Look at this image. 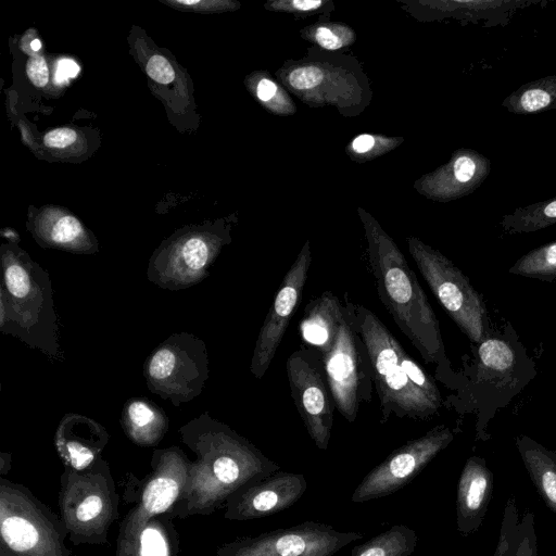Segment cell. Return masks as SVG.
Masks as SVG:
<instances>
[{
    "label": "cell",
    "instance_id": "obj_1",
    "mask_svg": "<svg viewBox=\"0 0 556 556\" xmlns=\"http://www.w3.org/2000/svg\"><path fill=\"white\" fill-rule=\"evenodd\" d=\"M179 434L195 459L184 495L170 513L175 519L224 509L237 491L280 470L252 442L208 413L181 426Z\"/></svg>",
    "mask_w": 556,
    "mask_h": 556
},
{
    "label": "cell",
    "instance_id": "obj_2",
    "mask_svg": "<svg viewBox=\"0 0 556 556\" xmlns=\"http://www.w3.org/2000/svg\"><path fill=\"white\" fill-rule=\"evenodd\" d=\"M368 258L378 296L397 327L426 363H433L446 383L455 375L445 354L439 320L415 273L395 242L371 219L363 218Z\"/></svg>",
    "mask_w": 556,
    "mask_h": 556
},
{
    "label": "cell",
    "instance_id": "obj_3",
    "mask_svg": "<svg viewBox=\"0 0 556 556\" xmlns=\"http://www.w3.org/2000/svg\"><path fill=\"white\" fill-rule=\"evenodd\" d=\"M345 307L367 351L382 420L391 415L426 420L438 414L442 399L434 380L370 309L349 300Z\"/></svg>",
    "mask_w": 556,
    "mask_h": 556
},
{
    "label": "cell",
    "instance_id": "obj_4",
    "mask_svg": "<svg viewBox=\"0 0 556 556\" xmlns=\"http://www.w3.org/2000/svg\"><path fill=\"white\" fill-rule=\"evenodd\" d=\"M475 359L466 367L458 389L456 406L475 413L476 439H490L489 424L496 412L506 407L536 376L534 362L513 326L490 332L479 342Z\"/></svg>",
    "mask_w": 556,
    "mask_h": 556
},
{
    "label": "cell",
    "instance_id": "obj_5",
    "mask_svg": "<svg viewBox=\"0 0 556 556\" xmlns=\"http://www.w3.org/2000/svg\"><path fill=\"white\" fill-rule=\"evenodd\" d=\"M0 330L53 361L62 359L49 274L26 254L3 251Z\"/></svg>",
    "mask_w": 556,
    "mask_h": 556
},
{
    "label": "cell",
    "instance_id": "obj_6",
    "mask_svg": "<svg viewBox=\"0 0 556 556\" xmlns=\"http://www.w3.org/2000/svg\"><path fill=\"white\" fill-rule=\"evenodd\" d=\"M119 494L102 457L84 470L64 468L58 493L59 515L75 546L103 545L118 519Z\"/></svg>",
    "mask_w": 556,
    "mask_h": 556
},
{
    "label": "cell",
    "instance_id": "obj_7",
    "mask_svg": "<svg viewBox=\"0 0 556 556\" xmlns=\"http://www.w3.org/2000/svg\"><path fill=\"white\" fill-rule=\"evenodd\" d=\"M60 517L26 485L0 477V556H72Z\"/></svg>",
    "mask_w": 556,
    "mask_h": 556
},
{
    "label": "cell",
    "instance_id": "obj_8",
    "mask_svg": "<svg viewBox=\"0 0 556 556\" xmlns=\"http://www.w3.org/2000/svg\"><path fill=\"white\" fill-rule=\"evenodd\" d=\"M190 465L179 446H169L153 451L151 470L142 479L126 475L123 498L134 506L119 523L117 540L134 535L153 517L170 515L184 495Z\"/></svg>",
    "mask_w": 556,
    "mask_h": 556
},
{
    "label": "cell",
    "instance_id": "obj_9",
    "mask_svg": "<svg viewBox=\"0 0 556 556\" xmlns=\"http://www.w3.org/2000/svg\"><path fill=\"white\" fill-rule=\"evenodd\" d=\"M408 251L420 274L445 312L478 344L491 327L485 304L468 277L447 257L416 238H408Z\"/></svg>",
    "mask_w": 556,
    "mask_h": 556
},
{
    "label": "cell",
    "instance_id": "obj_10",
    "mask_svg": "<svg viewBox=\"0 0 556 556\" xmlns=\"http://www.w3.org/2000/svg\"><path fill=\"white\" fill-rule=\"evenodd\" d=\"M206 345L192 333H173L147 357L148 389L176 407L199 396L208 379Z\"/></svg>",
    "mask_w": 556,
    "mask_h": 556
},
{
    "label": "cell",
    "instance_id": "obj_11",
    "mask_svg": "<svg viewBox=\"0 0 556 556\" xmlns=\"http://www.w3.org/2000/svg\"><path fill=\"white\" fill-rule=\"evenodd\" d=\"M320 357L336 408L354 422L361 404L370 401L374 382L366 348L345 305L333 344Z\"/></svg>",
    "mask_w": 556,
    "mask_h": 556
},
{
    "label": "cell",
    "instance_id": "obj_12",
    "mask_svg": "<svg viewBox=\"0 0 556 556\" xmlns=\"http://www.w3.org/2000/svg\"><path fill=\"white\" fill-rule=\"evenodd\" d=\"M362 538L359 532L339 531L329 525L307 520L237 538L220 545L213 556H333Z\"/></svg>",
    "mask_w": 556,
    "mask_h": 556
},
{
    "label": "cell",
    "instance_id": "obj_13",
    "mask_svg": "<svg viewBox=\"0 0 556 556\" xmlns=\"http://www.w3.org/2000/svg\"><path fill=\"white\" fill-rule=\"evenodd\" d=\"M453 431L440 425L406 442L371 469L352 493L353 503L389 496L408 484L453 441Z\"/></svg>",
    "mask_w": 556,
    "mask_h": 556
},
{
    "label": "cell",
    "instance_id": "obj_14",
    "mask_svg": "<svg viewBox=\"0 0 556 556\" xmlns=\"http://www.w3.org/2000/svg\"><path fill=\"white\" fill-rule=\"evenodd\" d=\"M286 368L291 397L311 439L327 450L334 407L319 352L301 346L288 357Z\"/></svg>",
    "mask_w": 556,
    "mask_h": 556
},
{
    "label": "cell",
    "instance_id": "obj_15",
    "mask_svg": "<svg viewBox=\"0 0 556 556\" xmlns=\"http://www.w3.org/2000/svg\"><path fill=\"white\" fill-rule=\"evenodd\" d=\"M311 263V247L309 241H306L287 271L258 332L250 364V371L257 379L269 368L286 329L301 303Z\"/></svg>",
    "mask_w": 556,
    "mask_h": 556
},
{
    "label": "cell",
    "instance_id": "obj_16",
    "mask_svg": "<svg viewBox=\"0 0 556 556\" xmlns=\"http://www.w3.org/2000/svg\"><path fill=\"white\" fill-rule=\"evenodd\" d=\"M218 251V241L190 233L154 253L147 269L148 280L169 291L190 288L210 275Z\"/></svg>",
    "mask_w": 556,
    "mask_h": 556
},
{
    "label": "cell",
    "instance_id": "obj_17",
    "mask_svg": "<svg viewBox=\"0 0 556 556\" xmlns=\"http://www.w3.org/2000/svg\"><path fill=\"white\" fill-rule=\"evenodd\" d=\"M306 489L302 473L276 471L232 494L224 507V518L249 521L281 513L294 505Z\"/></svg>",
    "mask_w": 556,
    "mask_h": 556
},
{
    "label": "cell",
    "instance_id": "obj_18",
    "mask_svg": "<svg viewBox=\"0 0 556 556\" xmlns=\"http://www.w3.org/2000/svg\"><path fill=\"white\" fill-rule=\"evenodd\" d=\"M109 438L106 429L98 421L68 413L56 428L54 445L64 468L79 471L102 458Z\"/></svg>",
    "mask_w": 556,
    "mask_h": 556
},
{
    "label": "cell",
    "instance_id": "obj_19",
    "mask_svg": "<svg viewBox=\"0 0 556 556\" xmlns=\"http://www.w3.org/2000/svg\"><path fill=\"white\" fill-rule=\"evenodd\" d=\"M494 478L484 458L470 456L460 472L456 493V526L463 536L477 532L492 497Z\"/></svg>",
    "mask_w": 556,
    "mask_h": 556
},
{
    "label": "cell",
    "instance_id": "obj_20",
    "mask_svg": "<svg viewBox=\"0 0 556 556\" xmlns=\"http://www.w3.org/2000/svg\"><path fill=\"white\" fill-rule=\"evenodd\" d=\"M491 170L490 160L472 150H456L450 162L428 177L430 195L450 201L473 192Z\"/></svg>",
    "mask_w": 556,
    "mask_h": 556
},
{
    "label": "cell",
    "instance_id": "obj_21",
    "mask_svg": "<svg viewBox=\"0 0 556 556\" xmlns=\"http://www.w3.org/2000/svg\"><path fill=\"white\" fill-rule=\"evenodd\" d=\"M169 514L151 518L137 533L116 540L114 556H179L180 538Z\"/></svg>",
    "mask_w": 556,
    "mask_h": 556
},
{
    "label": "cell",
    "instance_id": "obj_22",
    "mask_svg": "<svg viewBox=\"0 0 556 556\" xmlns=\"http://www.w3.org/2000/svg\"><path fill=\"white\" fill-rule=\"evenodd\" d=\"M343 314L339 299L330 291L323 292L304 309L300 324L303 340L317 348L320 355L325 354L333 344Z\"/></svg>",
    "mask_w": 556,
    "mask_h": 556
},
{
    "label": "cell",
    "instance_id": "obj_23",
    "mask_svg": "<svg viewBox=\"0 0 556 556\" xmlns=\"http://www.w3.org/2000/svg\"><path fill=\"white\" fill-rule=\"evenodd\" d=\"M121 426L127 438L138 446H156L165 437L169 420L153 401L132 397L123 408Z\"/></svg>",
    "mask_w": 556,
    "mask_h": 556
},
{
    "label": "cell",
    "instance_id": "obj_24",
    "mask_svg": "<svg viewBox=\"0 0 556 556\" xmlns=\"http://www.w3.org/2000/svg\"><path fill=\"white\" fill-rule=\"evenodd\" d=\"M493 556H538L534 515L526 510L520 516L514 495L506 501Z\"/></svg>",
    "mask_w": 556,
    "mask_h": 556
},
{
    "label": "cell",
    "instance_id": "obj_25",
    "mask_svg": "<svg viewBox=\"0 0 556 556\" xmlns=\"http://www.w3.org/2000/svg\"><path fill=\"white\" fill-rule=\"evenodd\" d=\"M515 444L536 492L556 515V451L525 434L516 437Z\"/></svg>",
    "mask_w": 556,
    "mask_h": 556
},
{
    "label": "cell",
    "instance_id": "obj_26",
    "mask_svg": "<svg viewBox=\"0 0 556 556\" xmlns=\"http://www.w3.org/2000/svg\"><path fill=\"white\" fill-rule=\"evenodd\" d=\"M541 1L528 0H468V1H437L432 5L448 15L486 27L505 26L515 13L522 8Z\"/></svg>",
    "mask_w": 556,
    "mask_h": 556
},
{
    "label": "cell",
    "instance_id": "obj_27",
    "mask_svg": "<svg viewBox=\"0 0 556 556\" xmlns=\"http://www.w3.org/2000/svg\"><path fill=\"white\" fill-rule=\"evenodd\" d=\"M513 114L527 115L556 109V75L521 85L502 102Z\"/></svg>",
    "mask_w": 556,
    "mask_h": 556
},
{
    "label": "cell",
    "instance_id": "obj_28",
    "mask_svg": "<svg viewBox=\"0 0 556 556\" xmlns=\"http://www.w3.org/2000/svg\"><path fill=\"white\" fill-rule=\"evenodd\" d=\"M417 534L406 525H394L361 545L351 556H410L417 546Z\"/></svg>",
    "mask_w": 556,
    "mask_h": 556
},
{
    "label": "cell",
    "instance_id": "obj_29",
    "mask_svg": "<svg viewBox=\"0 0 556 556\" xmlns=\"http://www.w3.org/2000/svg\"><path fill=\"white\" fill-rule=\"evenodd\" d=\"M556 224V197L535 202L502 217L501 226L507 233L534 232Z\"/></svg>",
    "mask_w": 556,
    "mask_h": 556
},
{
    "label": "cell",
    "instance_id": "obj_30",
    "mask_svg": "<svg viewBox=\"0 0 556 556\" xmlns=\"http://www.w3.org/2000/svg\"><path fill=\"white\" fill-rule=\"evenodd\" d=\"M39 236L52 247L78 253L89 252L87 235L80 222L72 215H64L53 224L41 226Z\"/></svg>",
    "mask_w": 556,
    "mask_h": 556
},
{
    "label": "cell",
    "instance_id": "obj_31",
    "mask_svg": "<svg viewBox=\"0 0 556 556\" xmlns=\"http://www.w3.org/2000/svg\"><path fill=\"white\" fill-rule=\"evenodd\" d=\"M509 274L548 282L556 280V240L519 257L509 268Z\"/></svg>",
    "mask_w": 556,
    "mask_h": 556
},
{
    "label": "cell",
    "instance_id": "obj_32",
    "mask_svg": "<svg viewBox=\"0 0 556 556\" xmlns=\"http://www.w3.org/2000/svg\"><path fill=\"white\" fill-rule=\"evenodd\" d=\"M314 40L324 49L338 50L354 40V33L345 25H319L314 28Z\"/></svg>",
    "mask_w": 556,
    "mask_h": 556
},
{
    "label": "cell",
    "instance_id": "obj_33",
    "mask_svg": "<svg viewBox=\"0 0 556 556\" xmlns=\"http://www.w3.org/2000/svg\"><path fill=\"white\" fill-rule=\"evenodd\" d=\"M256 97L275 112H290L292 101L288 94L270 78H261L256 86Z\"/></svg>",
    "mask_w": 556,
    "mask_h": 556
},
{
    "label": "cell",
    "instance_id": "obj_34",
    "mask_svg": "<svg viewBox=\"0 0 556 556\" xmlns=\"http://www.w3.org/2000/svg\"><path fill=\"white\" fill-rule=\"evenodd\" d=\"M323 80V72L316 66H301L291 71L287 77L288 85L295 90H307Z\"/></svg>",
    "mask_w": 556,
    "mask_h": 556
},
{
    "label": "cell",
    "instance_id": "obj_35",
    "mask_svg": "<svg viewBox=\"0 0 556 556\" xmlns=\"http://www.w3.org/2000/svg\"><path fill=\"white\" fill-rule=\"evenodd\" d=\"M148 75L160 84H169L175 78V71L169 62L162 55H153L147 64Z\"/></svg>",
    "mask_w": 556,
    "mask_h": 556
},
{
    "label": "cell",
    "instance_id": "obj_36",
    "mask_svg": "<svg viewBox=\"0 0 556 556\" xmlns=\"http://www.w3.org/2000/svg\"><path fill=\"white\" fill-rule=\"evenodd\" d=\"M377 146L386 147L387 140L372 135L363 134L353 139L350 149L355 155L367 156L377 149Z\"/></svg>",
    "mask_w": 556,
    "mask_h": 556
},
{
    "label": "cell",
    "instance_id": "obj_37",
    "mask_svg": "<svg viewBox=\"0 0 556 556\" xmlns=\"http://www.w3.org/2000/svg\"><path fill=\"white\" fill-rule=\"evenodd\" d=\"M28 78L36 87H45L49 79L47 63L42 56H31L26 65Z\"/></svg>",
    "mask_w": 556,
    "mask_h": 556
},
{
    "label": "cell",
    "instance_id": "obj_38",
    "mask_svg": "<svg viewBox=\"0 0 556 556\" xmlns=\"http://www.w3.org/2000/svg\"><path fill=\"white\" fill-rule=\"evenodd\" d=\"M270 4V10L304 13L320 9L325 2L320 0H291L271 2Z\"/></svg>",
    "mask_w": 556,
    "mask_h": 556
},
{
    "label": "cell",
    "instance_id": "obj_39",
    "mask_svg": "<svg viewBox=\"0 0 556 556\" xmlns=\"http://www.w3.org/2000/svg\"><path fill=\"white\" fill-rule=\"evenodd\" d=\"M77 139V134L71 128H56L49 131L43 140L50 148H65Z\"/></svg>",
    "mask_w": 556,
    "mask_h": 556
},
{
    "label": "cell",
    "instance_id": "obj_40",
    "mask_svg": "<svg viewBox=\"0 0 556 556\" xmlns=\"http://www.w3.org/2000/svg\"><path fill=\"white\" fill-rule=\"evenodd\" d=\"M79 72V66L73 60H62L58 64L55 80L64 81L68 77H75Z\"/></svg>",
    "mask_w": 556,
    "mask_h": 556
},
{
    "label": "cell",
    "instance_id": "obj_41",
    "mask_svg": "<svg viewBox=\"0 0 556 556\" xmlns=\"http://www.w3.org/2000/svg\"><path fill=\"white\" fill-rule=\"evenodd\" d=\"M11 469V454L0 452V477L5 478Z\"/></svg>",
    "mask_w": 556,
    "mask_h": 556
},
{
    "label": "cell",
    "instance_id": "obj_42",
    "mask_svg": "<svg viewBox=\"0 0 556 556\" xmlns=\"http://www.w3.org/2000/svg\"><path fill=\"white\" fill-rule=\"evenodd\" d=\"M30 45L35 51H38L41 48V43L38 39L33 40Z\"/></svg>",
    "mask_w": 556,
    "mask_h": 556
},
{
    "label": "cell",
    "instance_id": "obj_43",
    "mask_svg": "<svg viewBox=\"0 0 556 556\" xmlns=\"http://www.w3.org/2000/svg\"><path fill=\"white\" fill-rule=\"evenodd\" d=\"M177 2H179L181 4H188V5L200 3V1H186V0H178Z\"/></svg>",
    "mask_w": 556,
    "mask_h": 556
}]
</instances>
